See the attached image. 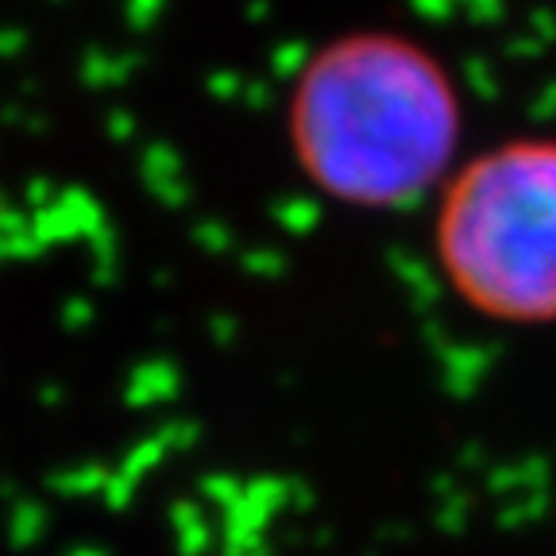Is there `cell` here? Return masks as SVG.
<instances>
[{
  "label": "cell",
  "mask_w": 556,
  "mask_h": 556,
  "mask_svg": "<svg viewBox=\"0 0 556 556\" xmlns=\"http://www.w3.org/2000/svg\"><path fill=\"white\" fill-rule=\"evenodd\" d=\"M468 101L444 54L399 27H348L298 62L282 139L302 182L356 213L433 201L460 166Z\"/></svg>",
  "instance_id": "6da1fadb"
},
{
  "label": "cell",
  "mask_w": 556,
  "mask_h": 556,
  "mask_svg": "<svg viewBox=\"0 0 556 556\" xmlns=\"http://www.w3.org/2000/svg\"><path fill=\"white\" fill-rule=\"evenodd\" d=\"M429 252L456 305L498 329H556V136L476 148L433 198Z\"/></svg>",
  "instance_id": "7a4b0ae2"
},
{
  "label": "cell",
  "mask_w": 556,
  "mask_h": 556,
  "mask_svg": "<svg viewBox=\"0 0 556 556\" xmlns=\"http://www.w3.org/2000/svg\"><path fill=\"white\" fill-rule=\"evenodd\" d=\"M39 530H43V510H39L35 503L16 506V514H12V530H9L12 545H16V548H27L35 538H39Z\"/></svg>",
  "instance_id": "3957f363"
},
{
  "label": "cell",
  "mask_w": 556,
  "mask_h": 556,
  "mask_svg": "<svg viewBox=\"0 0 556 556\" xmlns=\"http://www.w3.org/2000/svg\"><path fill=\"white\" fill-rule=\"evenodd\" d=\"M24 232V217H20L16 208L4 201V193H0V240H12V236Z\"/></svg>",
  "instance_id": "277c9868"
},
{
  "label": "cell",
  "mask_w": 556,
  "mask_h": 556,
  "mask_svg": "<svg viewBox=\"0 0 556 556\" xmlns=\"http://www.w3.org/2000/svg\"><path fill=\"white\" fill-rule=\"evenodd\" d=\"M20 47H24V31H16V27H0V59L16 54Z\"/></svg>",
  "instance_id": "5b68a950"
},
{
  "label": "cell",
  "mask_w": 556,
  "mask_h": 556,
  "mask_svg": "<svg viewBox=\"0 0 556 556\" xmlns=\"http://www.w3.org/2000/svg\"><path fill=\"white\" fill-rule=\"evenodd\" d=\"M27 198L43 201L47 198V182H31V186H27Z\"/></svg>",
  "instance_id": "8992f818"
},
{
  "label": "cell",
  "mask_w": 556,
  "mask_h": 556,
  "mask_svg": "<svg viewBox=\"0 0 556 556\" xmlns=\"http://www.w3.org/2000/svg\"><path fill=\"white\" fill-rule=\"evenodd\" d=\"M0 263H4V240H0Z\"/></svg>",
  "instance_id": "52a82bcc"
}]
</instances>
